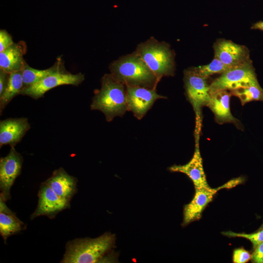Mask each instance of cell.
<instances>
[{
  "mask_svg": "<svg viewBox=\"0 0 263 263\" xmlns=\"http://www.w3.org/2000/svg\"><path fill=\"white\" fill-rule=\"evenodd\" d=\"M110 74L126 86L155 89L160 79L135 51L112 62Z\"/></svg>",
  "mask_w": 263,
  "mask_h": 263,
  "instance_id": "cell-1",
  "label": "cell"
},
{
  "mask_svg": "<svg viewBox=\"0 0 263 263\" xmlns=\"http://www.w3.org/2000/svg\"><path fill=\"white\" fill-rule=\"evenodd\" d=\"M115 240L114 234L106 232L96 238H77L69 241L60 263L101 262L114 248Z\"/></svg>",
  "mask_w": 263,
  "mask_h": 263,
  "instance_id": "cell-2",
  "label": "cell"
},
{
  "mask_svg": "<svg viewBox=\"0 0 263 263\" xmlns=\"http://www.w3.org/2000/svg\"><path fill=\"white\" fill-rule=\"evenodd\" d=\"M101 85V88L94 92L91 110L102 112L108 122L116 116H122L128 111L126 86L111 74L102 76Z\"/></svg>",
  "mask_w": 263,
  "mask_h": 263,
  "instance_id": "cell-3",
  "label": "cell"
},
{
  "mask_svg": "<svg viewBox=\"0 0 263 263\" xmlns=\"http://www.w3.org/2000/svg\"><path fill=\"white\" fill-rule=\"evenodd\" d=\"M135 51L160 79L174 75L175 55L169 43L151 37L139 43Z\"/></svg>",
  "mask_w": 263,
  "mask_h": 263,
  "instance_id": "cell-4",
  "label": "cell"
},
{
  "mask_svg": "<svg viewBox=\"0 0 263 263\" xmlns=\"http://www.w3.org/2000/svg\"><path fill=\"white\" fill-rule=\"evenodd\" d=\"M252 60L232 67L221 74L209 84L210 93L233 90L259 84Z\"/></svg>",
  "mask_w": 263,
  "mask_h": 263,
  "instance_id": "cell-5",
  "label": "cell"
},
{
  "mask_svg": "<svg viewBox=\"0 0 263 263\" xmlns=\"http://www.w3.org/2000/svg\"><path fill=\"white\" fill-rule=\"evenodd\" d=\"M207 79L201 76L191 67L184 72L186 95L195 113V124H202V108L207 107L211 98Z\"/></svg>",
  "mask_w": 263,
  "mask_h": 263,
  "instance_id": "cell-6",
  "label": "cell"
},
{
  "mask_svg": "<svg viewBox=\"0 0 263 263\" xmlns=\"http://www.w3.org/2000/svg\"><path fill=\"white\" fill-rule=\"evenodd\" d=\"M84 79V75L82 73L72 74L63 68L23 89L20 94L27 95L37 99L43 97L47 91L56 87L64 85L78 86Z\"/></svg>",
  "mask_w": 263,
  "mask_h": 263,
  "instance_id": "cell-7",
  "label": "cell"
},
{
  "mask_svg": "<svg viewBox=\"0 0 263 263\" xmlns=\"http://www.w3.org/2000/svg\"><path fill=\"white\" fill-rule=\"evenodd\" d=\"M243 181L242 178L230 180L217 188H195V194L191 201L185 206L183 212L182 226H186L190 223L198 220L207 205L212 201L215 194L223 188L235 186Z\"/></svg>",
  "mask_w": 263,
  "mask_h": 263,
  "instance_id": "cell-8",
  "label": "cell"
},
{
  "mask_svg": "<svg viewBox=\"0 0 263 263\" xmlns=\"http://www.w3.org/2000/svg\"><path fill=\"white\" fill-rule=\"evenodd\" d=\"M22 163V156L15 147H11L8 154L0 159V197L5 202L11 198V188L21 173Z\"/></svg>",
  "mask_w": 263,
  "mask_h": 263,
  "instance_id": "cell-9",
  "label": "cell"
},
{
  "mask_svg": "<svg viewBox=\"0 0 263 263\" xmlns=\"http://www.w3.org/2000/svg\"><path fill=\"white\" fill-rule=\"evenodd\" d=\"M126 98L128 111L140 120L156 100L166 97L158 94L155 89L126 86Z\"/></svg>",
  "mask_w": 263,
  "mask_h": 263,
  "instance_id": "cell-10",
  "label": "cell"
},
{
  "mask_svg": "<svg viewBox=\"0 0 263 263\" xmlns=\"http://www.w3.org/2000/svg\"><path fill=\"white\" fill-rule=\"evenodd\" d=\"M201 130L195 129V150L191 160L183 165H173L169 168L172 172L185 174L192 181L195 188H209L205 174L200 150V137Z\"/></svg>",
  "mask_w": 263,
  "mask_h": 263,
  "instance_id": "cell-11",
  "label": "cell"
},
{
  "mask_svg": "<svg viewBox=\"0 0 263 263\" xmlns=\"http://www.w3.org/2000/svg\"><path fill=\"white\" fill-rule=\"evenodd\" d=\"M38 197V206L31 216L32 220L42 215L53 219L58 213L70 207V204L61 199L45 181L40 186Z\"/></svg>",
  "mask_w": 263,
  "mask_h": 263,
  "instance_id": "cell-12",
  "label": "cell"
},
{
  "mask_svg": "<svg viewBox=\"0 0 263 263\" xmlns=\"http://www.w3.org/2000/svg\"><path fill=\"white\" fill-rule=\"evenodd\" d=\"M213 50L214 57L229 67L242 64L250 59L249 50L245 46L230 40L218 39L214 43Z\"/></svg>",
  "mask_w": 263,
  "mask_h": 263,
  "instance_id": "cell-13",
  "label": "cell"
},
{
  "mask_svg": "<svg viewBox=\"0 0 263 263\" xmlns=\"http://www.w3.org/2000/svg\"><path fill=\"white\" fill-rule=\"evenodd\" d=\"M232 94L229 91L220 90L211 94L207 107L215 116L216 122L219 124L230 123L240 130L243 129L241 122L232 114L230 108V99Z\"/></svg>",
  "mask_w": 263,
  "mask_h": 263,
  "instance_id": "cell-14",
  "label": "cell"
},
{
  "mask_svg": "<svg viewBox=\"0 0 263 263\" xmlns=\"http://www.w3.org/2000/svg\"><path fill=\"white\" fill-rule=\"evenodd\" d=\"M30 129L25 117L9 118L0 121V146L15 147Z\"/></svg>",
  "mask_w": 263,
  "mask_h": 263,
  "instance_id": "cell-15",
  "label": "cell"
},
{
  "mask_svg": "<svg viewBox=\"0 0 263 263\" xmlns=\"http://www.w3.org/2000/svg\"><path fill=\"white\" fill-rule=\"evenodd\" d=\"M45 182L61 199L69 204L77 191V179L62 168L54 171Z\"/></svg>",
  "mask_w": 263,
  "mask_h": 263,
  "instance_id": "cell-16",
  "label": "cell"
},
{
  "mask_svg": "<svg viewBox=\"0 0 263 263\" xmlns=\"http://www.w3.org/2000/svg\"><path fill=\"white\" fill-rule=\"evenodd\" d=\"M26 52V45L23 41L14 43L0 52V69L8 73L20 71L25 62L23 56Z\"/></svg>",
  "mask_w": 263,
  "mask_h": 263,
  "instance_id": "cell-17",
  "label": "cell"
},
{
  "mask_svg": "<svg viewBox=\"0 0 263 263\" xmlns=\"http://www.w3.org/2000/svg\"><path fill=\"white\" fill-rule=\"evenodd\" d=\"M25 228L24 224L8 208L5 201L0 197V233L4 242L9 236Z\"/></svg>",
  "mask_w": 263,
  "mask_h": 263,
  "instance_id": "cell-18",
  "label": "cell"
},
{
  "mask_svg": "<svg viewBox=\"0 0 263 263\" xmlns=\"http://www.w3.org/2000/svg\"><path fill=\"white\" fill-rule=\"evenodd\" d=\"M63 68L64 67L61 60L56 62L51 67L44 70L33 68L25 62L21 70L23 83V89L35 84L48 75Z\"/></svg>",
  "mask_w": 263,
  "mask_h": 263,
  "instance_id": "cell-19",
  "label": "cell"
},
{
  "mask_svg": "<svg viewBox=\"0 0 263 263\" xmlns=\"http://www.w3.org/2000/svg\"><path fill=\"white\" fill-rule=\"evenodd\" d=\"M23 88L21 71H18L10 74L7 86L0 96V113L1 114L5 107L18 94H20Z\"/></svg>",
  "mask_w": 263,
  "mask_h": 263,
  "instance_id": "cell-20",
  "label": "cell"
},
{
  "mask_svg": "<svg viewBox=\"0 0 263 263\" xmlns=\"http://www.w3.org/2000/svg\"><path fill=\"white\" fill-rule=\"evenodd\" d=\"M232 95L237 97L243 106L253 101L263 102V89L260 84L237 89L230 91Z\"/></svg>",
  "mask_w": 263,
  "mask_h": 263,
  "instance_id": "cell-21",
  "label": "cell"
},
{
  "mask_svg": "<svg viewBox=\"0 0 263 263\" xmlns=\"http://www.w3.org/2000/svg\"><path fill=\"white\" fill-rule=\"evenodd\" d=\"M191 68L201 76L208 78L213 75L221 74L231 67L225 65L218 58L214 57L208 64Z\"/></svg>",
  "mask_w": 263,
  "mask_h": 263,
  "instance_id": "cell-22",
  "label": "cell"
},
{
  "mask_svg": "<svg viewBox=\"0 0 263 263\" xmlns=\"http://www.w3.org/2000/svg\"><path fill=\"white\" fill-rule=\"evenodd\" d=\"M222 234L230 238L240 237L246 239L252 243L253 248L263 242V228H259L257 231L249 234L228 231L223 232Z\"/></svg>",
  "mask_w": 263,
  "mask_h": 263,
  "instance_id": "cell-23",
  "label": "cell"
},
{
  "mask_svg": "<svg viewBox=\"0 0 263 263\" xmlns=\"http://www.w3.org/2000/svg\"><path fill=\"white\" fill-rule=\"evenodd\" d=\"M251 254L242 247L233 250L232 261L234 263H245L251 260Z\"/></svg>",
  "mask_w": 263,
  "mask_h": 263,
  "instance_id": "cell-24",
  "label": "cell"
},
{
  "mask_svg": "<svg viewBox=\"0 0 263 263\" xmlns=\"http://www.w3.org/2000/svg\"><path fill=\"white\" fill-rule=\"evenodd\" d=\"M14 43L12 37L5 30H0V52Z\"/></svg>",
  "mask_w": 263,
  "mask_h": 263,
  "instance_id": "cell-25",
  "label": "cell"
},
{
  "mask_svg": "<svg viewBox=\"0 0 263 263\" xmlns=\"http://www.w3.org/2000/svg\"><path fill=\"white\" fill-rule=\"evenodd\" d=\"M251 261L254 263H263V242L253 248Z\"/></svg>",
  "mask_w": 263,
  "mask_h": 263,
  "instance_id": "cell-26",
  "label": "cell"
},
{
  "mask_svg": "<svg viewBox=\"0 0 263 263\" xmlns=\"http://www.w3.org/2000/svg\"><path fill=\"white\" fill-rule=\"evenodd\" d=\"M10 74L0 69V96L4 93L8 83Z\"/></svg>",
  "mask_w": 263,
  "mask_h": 263,
  "instance_id": "cell-27",
  "label": "cell"
},
{
  "mask_svg": "<svg viewBox=\"0 0 263 263\" xmlns=\"http://www.w3.org/2000/svg\"><path fill=\"white\" fill-rule=\"evenodd\" d=\"M251 29L263 31V21L256 22L252 26Z\"/></svg>",
  "mask_w": 263,
  "mask_h": 263,
  "instance_id": "cell-28",
  "label": "cell"
},
{
  "mask_svg": "<svg viewBox=\"0 0 263 263\" xmlns=\"http://www.w3.org/2000/svg\"><path fill=\"white\" fill-rule=\"evenodd\" d=\"M260 228H263V222Z\"/></svg>",
  "mask_w": 263,
  "mask_h": 263,
  "instance_id": "cell-29",
  "label": "cell"
}]
</instances>
